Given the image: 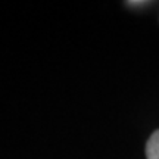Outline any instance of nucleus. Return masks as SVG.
<instances>
[{
  "label": "nucleus",
  "mask_w": 159,
  "mask_h": 159,
  "mask_svg": "<svg viewBox=\"0 0 159 159\" xmlns=\"http://www.w3.org/2000/svg\"><path fill=\"white\" fill-rule=\"evenodd\" d=\"M146 158L159 159V130L155 131L146 143Z\"/></svg>",
  "instance_id": "nucleus-1"
}]
</instances>
